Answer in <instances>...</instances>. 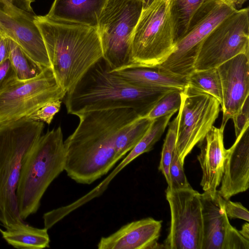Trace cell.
<instances>
[{
    "instance_id": "obj_1",
    "label": "cell",
    "mask_w": 249,
    "mask_h": 249,
    "mask_svg": "<svg viewBox=\"0 0 249 249\" xmlns=\"http://www.w3.org/2000/svg\"><path fill=\"white\" fill-rule=\"evenodd\" d=\"M64 144V171L78 183L90 184L106 175L124 154L118 138L122 130L140 117L130 108L89 111Z\"/></svg>"
},
{
    "instance_id": "obj_2",
    "label": "cell",
    "mask_w": 249,
    "mask_h": 249,
    "mask_svg": "<svg viewBox=\"0 0 249 249\" xmlns=\"http://www.w3.org/2000/svg\"><path fill=\"white\" fill-rule=\"evenodd\" d=\"M172 89L134 86L111 71L102 58L64 98L68 113L77 116L92 111L130 108L144 117L161 97Z\"/></svg>"
},
{
    "instance_id": "obj_3",
    "label": "cell",
    "mask_w": 249,
    "mask_h": 249,
    "mask_svg": "<svg viewBox=\"0 0 249 249\" xmlns=\"http://www.w3.org/2000/svg\"><path fill=\"white\" fill-rule=\"evenodd\" d=\"M35 22L42 36L57 83L67 93L103 58L97 30L36 15Z\"/></svg>"
},
{
    "instance_id": "obj_4",
    "label": "cell",
    "mask_w": 249,
    "mask_h": 249,
    "mask_svg": "<svg viewBox=\"0 0 249 249\" xmlns=\"http://www.w3.org/2000/svg\"><path fill=\"white\" fill-rule=\"evenodd\" d=\"M44 127L43 122L26 117L0 124V223L6 229L26 224L20 216L17 189L25 159Z\"/></svg>"
},
{
    "instance_id": "obj_5",
    "label": "cell",
    "mask_w": 249,
    "mask_h": 249,
    "mask_svg": "<svg viewBox=\"0 0 249 249\" xmlns=\"http://www.w3.org/2000/svg\"><path fill=\"white\" fill-rule=\"evenodd\" d=\"M66 152L61 126L39 137L25 159L16 195L23 220L38 211L52 182L64 171Z\"/></svg>"
},
{
    "instance_id": "obj_6",
    "label": "cell",
    "mask_w": 249,
    "mask_h": 249,
    "mask_svg": "<svg viewBox=\"0 0 249 249\" xmlns=\"http://www.w3.org/2000/svg\"><path fill=\"white\" fill-rule=\"evenodd\" d=\"M142 11V0H108L103 9L97 30L111 71L131 64L132 35Z\"/></svg>"
},
{
    "instance_id": "obj_7",
    "label": "cell",
    "mask_w": 249,
    "mask_h": 249,
    "mask_svg": "<svg viewBox=\"0 0 249 249\" xmlns=\"http://www.w3.org/2000/svg\"><path fill=\"white\" fill-rule=\"evenodd\" d=\"M169 8L170 0H157L142 11L132 35L129 66H158L173 52L175 40Z\"/></svg>"
},
{
    "instance_id": "obj_8",
    "label": "cell",
    "mask_w": 249,
    "mask_h": 249,
    "mask_svg": "<svg viewBox=\"0 0 249 249\" xmlns=\"http://www.w3.org/2000/svg\"><path fill=\"white\" fill-rule=\"evenodd\" d=\"M237 9L231 0H205L196 12L174 50L160 68L187 77L194 65L204 39L223 19Z\"/></svg>"
},
{
    "instance_id": "obj_9",
    "label": "cell",
    "mask_w": 249,
    "mask_h": 249,
    "mask_svg": "<svg viewBox=\"0 0 249 249\" xmlns=\"http://www.w3.org/2000/svg\"><path fill=\"white\" fill-rule=\"evenodd\" d=\"M51 67L27 80L12 77L0 90V124L28 116L45 104L64 99Z\"/></svg>"
},
{
    "instance_id": "obj_10",
    "label": "cell",
    "mask_w": 249,
    "mask_h": 249,
    "mask_svg": "<svg viewBox=\"0 0 249 249\" xmlns=\"http://www.w3.org/2000/svg\"><path fill=\"white\" fill-rule=\"evenodd\" d=\"M181 97L176 147L184 164L187 156L213 126L220 105L212 95L189 85L181 91Z\"/></svg>"
},
{
    "instance_id": "obj_11",
    "label": "cell",
    "mask_w": 249,
    "mask_h": 249,
    "mask_svg": "<svg viewBox=\"0 0 249 249\" xmlns=\"http://www.w3.org/2000/svg\"><path fill=\"white\" fill-rule=\"evenodd\" d=\"M249 55V9L237 10L219 23L203 40L196 71L216 68L240 54Z\"/></svg>"
},
{
    "instance_id": "obj_12",
    "label": "cell",
    "mask_w": 249,
    "mask_h": 249,
    "mask_svg": "<svg viewBox=\"0 0 249 249\" xmlns=\"http://www.w3.org/2000/svg\"><path fill=\"white\" fill-rule=\"evenodd\" d=\"M201 194L192 188L167 189L171 222L165 249H201L203 216Z\"/></svg>"
},
{
    "instance_id": "obj_13",
    "label": "cell",
    "mask_w": 249,
    "mask_h": 249,
    "mask_svg": "<svg viewBox=\"0 0 249 249\" xmlns=\"http://www.w3.org/2000/svg\"><path fill=\"white\" fill-rule=\"evenodd\" d=\"M36 16L0 0V31L36 63L43 68L51 67L44 40L35 22Z\"/></svg>"
},
{
    "instance_id": "obj_14",
    "label": "cell",
    "mask_w": 249,
    "mask_h": 249,
    "mask_svg": "<svg viewBox=\"0 0 249 249\" xmlns=\"http://www.w3.org/2000/svg\"><path fill=\"white\" fill-rule=\"evenodd\" d=\"M203 216L201 249H249V240L230 224L218 193L201 194Z\"/></svg>"
},
{
    "instance_id": "obj_15",
    "label": "cell",
    "mask_w": 249,
    "mask_h": 249,
    "mask_svg": "<svg viewBox=\"0 0 249 249\" xmlns=\"http://www.w3.org/2000/svg\"><path fill=\"white\" fill-rule=\"evenodd\" d=\"M249 57L240 53L216 68L222 90V125L239 111L249 96Z\"/></svg>"
},
{
    "instance_id": "obj_16",
    "label": "cell",
    "mask_w": 249,
    "mask_h": 249,
    "mask_svg": "<svg viewBox=\"0 0 249 249\" xmlns=\"http://www.w3.org/2000/svg\"><path fill=\"white\" fill-rule=\"evenodd\" d=\"M243 129L227 149L221 185L218 191L225 199L246 191L249 187V130Z\"/></svg>"
},
{
    "instance_id": "obj_17",
    "label": "cell",
    "mask_w": 249,
    "mask_h": 249,
    "mask_svg": "<svg viewBox=\"0 0 249 249\" xmlns=\"http://www.w3.org/2000/svg\"><path fill=\"white\" fill-rule=\"evenodd\" d=\"M162 221L151 217L128 223L114 233L102 237L98 249H151L162 248L157 241Z\"/></svg>"
},
{
    "instance_id": "obj_18",
    "label": "cell",
    "mask_w": 249,
    "mask_h": 249,
    "mask_svg": "<svg viewBox=\"0 0 249 249\" xmlns=\"http://www.w3.org/2000/svg\"><path fill=\"white\" fill-rule=\"evenodd\" d=\"M225 126H213L197 144L200 152L197 156L202 172L200 185L204 192L214 193L221 183L226 157L223 134Z\"/></svg>"
},
{
    "instance_id": "obj_19",
    "label": "cell",
    "mask_w": 249,
    "mask_h": 249,
    "mask_svg": "<svg viewBox=\"0 0 249 249\" xmlns=\"http://www.w3.org/2000/svg\"><path fill=\"white\" fill-rule=\"evenodd\" d=\"M108 0H54L45 17L50 19L80 24L97 29Z\"/></svg>"
},
{
    "instance_id": "obj_20",
    "label": "cell",
    "mask_w": 249,
    "mask_h": 249,
    "mask_svg": "<svg viewBox=\"0 0 249 249\" xmlns=\"http://www.w3.org/2000/svg\"><path fill=\"white\" fill-rule=\"evenodd\" d=\"M112 72L131 84L139 87L183 90L188 86L187 77L174 74L159 66H130Z\"/></svg>"
},
{
    "instance_id": "obj_21",
    "label": "cell",
    "mask_w": 249,
    "mask_h": 249,
    "mask_svg": "<svg viewBox=\"0 0 249 249\" xmlns=\"http://www.w3.org/2000/svg\"><path fill=\"white\" fill-rule=\"evenodd\" d=\"M2 238L9 245L21 249H41L50 247L48 230L31 226L26 223L3 231L0 229Z\"/></svg>"
},
{
    "instance_id": "obj_22",
    "label": "cell",
    "mask_w": 249,
    "mask_h": 249,
    "mask_svg": "<svg viewBox=\"0 0 249 249\" xmlns=\"http://www.w3.org/2000/svg\"><path fill=\"white\" fill-rule=\"evenodd\" d=\"M205 0H170L175 42L185 33L190 19Z\"/></svg>"
},
{
    "instance_id": "obj_23",
    "label": "cell",
    "mask_w": 249,
    "mask_h": 249,
    "mask_svg": "<svg viewBox=\"0 0 249 249\" xmlns=\"http://www.w3.org/2000/svg\"><path fill=\"white\" fill-rule=\"evenodd\" d=\"M8 58L16 77L19 80L32 78L44 68L35 62L16 42L10 38Z\"/></svg>"
},
{
    "instance_id": "obj_24",
    "label": "cell",
    "mask_w": 249,
    "mask_h": 249,
    "mask_svg": "<svg viewBox=\"0 0 249 249\" xmlns=\"http://www.w3.org/2000/svg\"><path fill=\"white\" fill-rule=\"evenodd\" d=\"M188 85L214 97L223 106L221 81L216 68L194 71L187 77Z\"/></svg>"
},
{
    "instance_id": "obj_25",
    "label": "cell",
    "mask_w": 249,
    "mask_h": 249,
    "mask_svg": "<svg viewBox=\"0 0 249 249\" xmlns=\"http://www.w3.org/2000/svg\"><path fill=\"white\" fill-rule=\"evenodd\" d=\"M182 91L174 89L167 92L159 99L149 112L143 117L153 120L176 112L180 106Z\"/></svg>"
},
{
    "instance_id": "obj_26",
    "label": "cell",
    "mask_w": 249,
    "mask_h": 249,
    "mask_svg": "<svg viewBox=\"0 0 249 249\" xmlns=\"http://www.w3.org/2000/svg\"><path fill=\"white\" fill-rule=\"evenodd\" d=\"M178 116L169 124L161 151L159 170L164 175L167 184H169V168L173 153L176 149L178 127Z\"/></svg>"
},
{
    "instance_id": "obj_27",
    "label": "cell",
    "mask_w": 249,
    "mask_h": 249,
    "mask_svg": "<svg viewBox=\"0 0 249 249\" xmlns=\"http://www.w3.org/2000/svg\"><path fill=\"white\" fill-rule=\"evenodd\" d=\"M183 164L175 150L169 168L170 182L167 189L175 190L192 188L184 173Z\"/></svg>"
},
{
    "instance_id": "obj_28",
    "label": "cell",
    "mask_w": 249,
    "mask_h": 249,
    "mask_svg": "<svg viewBox=\"0 0 249 249\" xmlns=\"http://www.w3.org/2000/svg\"><path fill=\"white\" fill-rule=\"evenodd\" d=\"M61 103V100L50 102L25 117L33 121L45 122L49 124L55 115L60 110Z\"/></svg>"
},
{
    "instance_id": "obj_29",
    "label": "cell",
    "mask_w": 249,
    "mask_h": 249,
    "mask_svg": "<svg viewBox=\"0 0 249 249\" xmlns=\"http://www.w3.org/2000/svg\"><path fill=\"white\" fill-rule=\"evenodd\" d=\"M225 209L228 217L239 218L249 221V212L240 202H232L229 199H225Z\"/></svg>"
},
{
    "instance_id": "obj_30",
    "label": "cell",
    "mask_w": 249,
    "mask_h": 249,
    "mask_svg": "<svg viewBox=\"0 0 249 249\" xmlns=\"http://www.w3.org/2000/svg\"><path fill=\"white\" fill-rule=\"evenodd\" d=\"M234 123L236 137L249 125V98H247L239 111L231 119Z\"/></svg>"
},
{
    "instance_id": "obj_31",
    "label": "cell",
    "mask_w": 249,
    "mask_h": 249,
    "mask_svg": "<svg viewBox=\"0 0 249 249\" xmlns=\"http://www.w3.org/2000/svg\"><path fill=\"white\" fill-rule=\"evenodd\" d=\"M15 75L10 60L7 58L0 65V90L7 81Z\"/></svg>"
},
{
    "instance_id": "obj_32",
    "label": "cell",
    "mask_w": 249,
    "mask_h": 249,
    "mask_svg": "<svg viewBox=\"0 0 249 249\" xmlns=\"http://www.w3.org/2000/svg\"><path fill=\"white\" fill-rule=\"evenodd\" d=\"M9 38L0 31V65L8 58Z\"/></svg>"
},
{
    "instance_id": "obj_33",
    "label": "cell",
    "mask_w": 249,
    "mask_h": 249,
    "mask_svg": "<svg viewBox=\"0 0 249 249\" xmlns=\"http://www.w3.org/2000/svg\"><path fill=\"white\" fill-rule=\"evenodd\" d=\"M239 231L245 238L249 240V224L248 222L243 225L241 230Z\"/></svg>"
},
{
    "instance_id": "obj_34",
    "label": "cell",
    "mask_w": 249,
    "mask_h": 249,
    "mask_svg": "<svg viewBox=\"0 0 249 249\" xmlns=\"http://www.w3.org/2000/svg\"><path fill=\"white\" fill-rule=\"evenodd\" d=\"M142 11L146 10L157 0H142Z\"/></svg>"
},
{
    "instance_id": "obj_35",
    "label": "cell",
    "mask_w": 249,
    "mask_h": 249,
    "mask_svg": "<svg viewBox=\"0 0 249 249\" xmlns=\"http://www.w3.org/2000/svg\"><path fill=\"white\" fill-rule=\"evenodd\" d=\"M235 5L239 7H241L247 0H231Z\"/></svg>"
},
{
    "instance_id": "obj_36",
    "label": "cell",
    "mask_w": 249,
    "mask_h": 249,
    "mask_svg": "<svg viewBox=\"0 0 249 249\" xmlns=\"http://www.w3.org/2000/svg\"><path fill=\"white\" fill-rule=\"evenodd\" d=\"M6 2L9 4H14V2L15 0H4Z\"/></svg>"
}]
</instances>
